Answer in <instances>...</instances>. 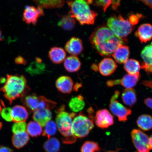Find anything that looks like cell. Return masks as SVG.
<instances>
[{"label":"cell","mask_w":152,"mask_h":152,"mask_svg":"<svg viewBox=\"0 0 152 152\" xmlns=\"http://www.w3.org/2000/svg\"><path fill=\"white\" fill-rule=\"evenodd\" d=\"M90 40L96 52L105 56H111L124 43L123 39L116 35L109 28L103 26L97 28L91 34Z\"/></svg>","instance_id":"1"},{"label":"cell","mask_w":152,"mask_h":152,"mask_svg":"<svg viewBox=\"0 0 152 152\" xmlns=\"http://www.w3.org/2000/svg\"><path fill=\"white\" fill-rule=\"evenodd\" d=\"M6 99L11 104L17 99L27 95L30 88L23 75H7L5 84L1 89Z\"/></svg>","instance_id":"2"},{"label":"cell","mask_w":152,"mask_h":152,"mask_svg":"<svg viewBox=\"0 0 152 152\" xmlns=\"http://www.w3.org/2000/svg\"><path fill=\"white\" fill-rule=\"evenodd\" d=\"M67 4L70 9L69 15L81 25L94 24L97 14L91 9L85 0L68 1Z\"/></svg>","instance_id":"3"},{"label":"cell","mask_w":152,"mask_h":152,"mask_svg":"<svg viewBox=\"0 0 152 152\" xmlns=\"http://www.w3.org/2000/svg\"><path fill=\"white\" fill-rule=\"evenodd\" d=\"M76 115L75 113H69L65 111L64 105L57 111L56 124L63 136L62 141L64 144H73L77 140L72 130V122Z\"/></svg>","instance_id":"4"},{"label":"cell","mask_w":152,"mask_h":152,"mask_svg":"<svg viewBox=\"0 0 152 152\" xmlns=\"http://www.w3.org/2000/svg\"><path fill=\"white\" fill-rule=\"evenodd\" d=\"M91 117L83 113L74 118L72 124L73 134L77 138H83L88 136L94 127V121Z\"/></svg>","instance_id":"5"},{"label":"cell","mask_w":152,"mask_h":152,"mask_svg":"<svg viewBox=\"0 0 152 152\" xmlns=\"http://www.w3.org/2000/svg\"><path fill=\"white\" fill-rule=\"evenodd\" d=\"M107 25L114 34L122 39L128 37L134 28L130 22L121 15L112 16L108 19Z\"/></svg>","instance_id":"6"},{"label":"cell","mask_w":152,"mask_h":152,"mask_svg":"<svg viewBox=\"0 0 152 152\" xmlns=\"http://www.w3.org/2000/svg\"><path fill=\"white\" fill-rule=\"evenodd\" d=\"M120 95L118 91H116L110 99V109L112 113L116 116L121 122L128 120V117L132 115V110L125 107L118 101L117 99Z\"/></svg>","instance_id":"7"},{"label":"cell","mask_w":152,"mask_h":152,"mask_svg":"<svg viewBox=\"0 0 152 152\" xmlns=\"http://www.w3.org/2000/svg\"><path fill=\"white\" fill-rule=\"evenodd\" d=\"M131 137L138 152H149L152 149L151 138L142 131L134 129L131 132Z\"/></svg>","instance_id":"8"},{"label":"cell","mask_w":152,"mask_h":152,"mask_svg":"<svg viewBox=\"0 0 152 152\" xmlns=\"http://www.w3.org/2000/svg\"><path fill=\"white\" fill-rule=\"evenodd\" d=\"M43 9L40 6L37 8L32 6H26L23 14V20L28 24L36 25L39 17L44 15Z\"/></svg>","instance_id":"9"},{"label":"cell","mask_w":152,"mask_h":152,"mask_svg":"<svg viewBox=\"0 0 152 152\" xmlns=\"http://www.w3.org/2000/svg\"><path fill=\"white\" fill-rule=\"evenodd\" d=\"M94 119L96 126L103 129L109 128L114 123L113 115L106 109L98 110L96 112Z\"/></svg>","instance_id":"10"},{"label":"cell","mask_w":152,"mask_h":152,"mask_svg":"<svg viewBox=\"0 0 152 152\" xmlns=\"http://www.w3.org/2000/svg\"><path fill=\"white\" fill-rule=\"evenodd\" d=\"M140 78L139 74L136 75L128 74L125 75L121 79L107 81V85L110 87L121 85L126 88H132L137 84Z\"/></svg>","instance_id":"11"},{"label":"cell","mask_w":152,"mask_h":152,"mask_svg":"<svg viewBox=\"0 0 152 152\" xmlns=\"http://www.w3.org/2000/svg\"><path fill=\"white\" fill-rule=\"evenodd\" d=\"M117 68L115 61L111 58H105L99 64L98 69L102 75L107 77L113 74Z\"/></svg>","instance_id":"12"},{"label":"cell","mask_w":152,"mask_h":152,"mask_svg":"<svg viewBox=\"0 0 152 152\" xmlns=\"http://www.w3.org/2000/svg\"><path fill=\"white\" fill-rule=\"evenodd\" d=\"M66 50L72 56L80 55L83 50L82 41L79 38L73 37L66 44Z\"/></svg>","instance_id":"13"},{"label":"cell","mask_w":152,"mask_h":152,"mask_svg":"<svg viewBox=\"0 0 152 152\" xmlns=\"http://www.w3.org/2000/svg\"><path fill=\"white\" fill-rule=\"evenodd\" d=\"M141 56L143 60L141 67L148 73H152V43L144 48Z\"/></svg>","instance_id":"14"},{"label":"cell","mask_w":152,"mask_h":152,"mask_svg":"<svg viewBox=\"0 0 152 152\" xmlns=\"http://www.w3.org/2000/svg\"><path fill=\"white\" fill-rule=\"evenodd\" d=\"M56 85L57 89L63 94H71L73 90V81L68 76H62L59 77L56 80Z\"/></svg>","instance_id":"15"},{"label":"cell","mask_w":152,"mask_h":152,"mask_svg":"<svg viewBox=\"0 0 152 152\" xmlns=\"http://www.w3.org/2000/svg\"><path fill=\"white\" fill-rule=\"evenodd\" d=\"M12 121L15 123L24 122L27 120L28 113L26 107L21 105H16L11 111Z\"/></svg>","instance_id":"16"},{"label":"cell","mask_w":152,"mask_h":152,"mask_svg":"<svg viewBox=\"0 0 152 152\" xmlns=\"http://www.w3.org/2000/svg\"><path fill=\"white\" fill-rule=\"evenodd\" d=\"M52 114L50 110L48 109H37L33 112V118L34 121L39 123L42 127L50 121Z\"/></svg>","instance_id":"17"},{"label":"cell","mask_w":152,"mask_h":152,"mask_svg":"<svg viewBox=\"0 0 152 152\" xmlns=\"http://www.w3.org/2000/svg\"><path fill=\"white\" fill-rule=\"evenodd\" d=\"M135 35L142 43L151 40L152 39V26L148 23L141 25L137 30Z\"/></svg>","instance_id":"18"},{"label":"cell","mask_w":152,"mask_h":152,"mask_svg":"<svg viewBox=\"0 0 152 152\" xmlns=\"http://www.w3.org/2000/svg\"><path fill=\"white\" fill-rule=\"evenodd\" d=\"M49 57L52 62L55 64H59L64 61L66 57L65 51L61 48L54 47L51 48L49 52Z\"/></svg>","instance_id":"19"},{"label":"cell","mask_w":152,"mask_h":152,"mask_svg":"<svg viewBox=\"0 0 152 152\" xmlns=\"http://www.w3.org/2000/svg\"><path fill=\"white\" fill-rule=\"evenodd\" d=\"M64 66L68 72L75 73L80 69L81 64L77 56H71L66 58L64 61Z\"/></svg>","instance_id":"20"},{"label":"cell","mask_w":152,"mask_h":152,"mask_svg":"<svg viewBox=\"0 0 152 152\" xmlns=\"http://www.w3.org/2000/svg\"><path fill=\"white\" fill-rule=\"evenodd\" d=\"M29 140V135L26 132L14 134L12 137L13 145L18 149L24 147L28 144Z\"/></svg>","instance_id":"21"},{"label":"cell","mask_w":152,"mask_h":152,"mask_svg":"<svg viewBox=\"0 0 152 152\" xmlns=\"http://www.w3.org/2000/svg\"><path fill=\"white\" fill-rule=\"evenodd\" d=\"M130 53L129 47L123 45L119 47L114 52L113 56L118 63L124 64L128 60Z\"/></svg>","instance_id":"22"},{"label":"cell","mask_w":152,"mask_h":152,"mask_svg":"<svg viewBox=\"0 0 152 152\" xmlns=\"http://www.w3.org/2000/svg\"><path fill=\"white\" fill-rule=\"evenodd\" d=\"M45 64L41 59L37 58L36 61L31 63L26 69V71L32 76L40 75L45 71Z\"/></svg>","instance_id":"23"},{"label":"cell","mask_w":152,"mask_h":152,"mask_svg":"<svg viewBox=\"0 0 152 152\" xmlns=\"http://www.w3.org/2000/svg\"><path fill=\"white\" fill-rule=\"evenodd\" d=\"M39 96L35 94L26 95L22 98L21 101L30 112H34L37 109Z\"/></svg>","instance_id":"24"},{"label":"cell","mask_w":152,"mask_h":152,"mask_svg":"<svg viewBox=\"0 0 152 152\" xmlns=\"http://www.w3.org/2000/svg\"><path fill=\"white\" fill-rule=\"evenodd\" d=\"M38 6L43 8H60L64 6V0H33Z\"/></svg>","instance_id":"25"},{"label":"cell","mask_w":152,"mask_h":152,"mask_svg":"<svg viewBox=\"0 0 152 152\" xmlns=\"http://www.w3.org/2000/svg\"><path fill=\"white\" fill-rule=\"evenodd\" d=\"M122 99L124 103L132 107L137 100L135 91L132 88H126L123 92Z\"/></svg>","instance_id":"26"},{"label":"cell","mask_w":152,"mask_h":152,"mask_svg":"<svg viewBox=\"0 0 152 152\" xmlns=\"http://www.w3.org/2000/svg\"><path fill=\"white\" fill-rule=\"evenodd\" d=\"M85 104L84 98L80 95L71 99L69 102V107L72 111L76 113L82 110L85 107Z\"/></svg>","instance_id":"27"},{"label":"cell","mask_w":152,"mask_h":152,"mask_svg":"<svg viewBox=\"0 0 152 152\" xmlns=\"http://www.w3.org/2000/svg\"><path fill=\"white\" fill-rule=\"evenodd\" d=\"M137 124L143 131L151 130L152 129V117L147 114L140 115L137 121Z\"/></svg>","instance_id":"28"},{"label":"cell","mask_w":152,"mask_h":152,"mask_svg":"<svg viewBox=\"0 0 152 152\" xmlns=\"http://www.w3.org/2000/svg\"><path fill=\"white\" fill-rule=\"evenodd\" d=\"M124 68L129 75H136L139 74L141 66L138 61L130 59L125 63Z\"/></svg>","instance_id":"29"},{"label":"cell","mask_w":152,"mask_h":152,"mask_svg":"<svg viewBox=\"0 0 152 152\" xmlns=\"http://www.w3.org/2000/svg\"><path fill=\"white\" fill-rule=\"evenodd\" d=\"M26 130L28 134L33 137L41 135L43 132L42 126L35 121H30L28 123Z\"/></svg>","instance_id":"30"},{"label":"cell","mask_w":152,"mask_h":152,"mask_svg":"<svg viewBox=\"0 0 152 152\" xmlns=\"http://www.w3.org/2000/svg\"><path fill=\"white\" fill-rule=\"evenodd\" d=\"M60 147V141L54 137L49 139L43 144V148L45 152H58Z\"/></svg>","instance_id":"31"},{"label":"cell","mask_w":152,"mask_h":152,"mask_svg":"<svg viewBox=\"0 0 152 152\" xmlns=\"http://www.w3.org/2000/svg\"><path fill=\"white\" fill-rule=\"evenodd\" d=\"M75 24V19L69 15L62 17L58 22V25L64 30L69 31L73 29Z\"/></svg>","instance_id":"32"},{"label":"cell","mask_w":152,"mask_h":152,"mask_svg":"<svg viewBox=\"0 0 152 152\" xmlns=\"http://www.w3.org/2000/svg\"><path fill=\"white\" fill-rule=\"evenodd\" d=\"M57 128L56 123L55 121H49L45 125L42 136L47 137L49 139L56 134Z\"/></svg>","instance_id":"33"},{"label":"cell","mask_w":152,"mask_h":152,"mask_svg":"<svg viewBox=\"0 0 152 152\" xmlns=\"http://www.w3.org/2000/svg\"><path fill=\"white\" fill-rule=\"evenodd\" d=\"M56 102L47 99L44 96H39L37 109H52L56 105Z\"/></svg>","instance_id":"34"},{"label":"cell","mask_w":152,"mask_h":152,"mask_svg":"<svg viewBox=\"0 0 152 152\" xmlns=\"http://www.w3.org/2000/svg\"><path fill=\"white\" fill-rule=\"evenodd\" d=\"M100 148L96 142L86 141L81 147V152H96L99 151Z\"/></svg>","instance_id":"35"},{"label":"cell","mask_w":152,"mask_h":152,"mask_svg":"<svg viewBox=\"0 0 152 152\" xmlns=\"http://www.w3.org/2000/svg\"><path fill=\"white\" fill-rule=\"evenodd\" d=\"M89 4L102 7L104 11L105 12L106 10L110 5L114 3L115 0H85Z\"/></svg>","instance_id":"36"},{"label":"cell","mask_w":152,"mask_h":152,"mask_svg":"<svg viewBox=\"0 0 152 152\" xmlns=\"http://www.w3.org/2000/svg\"><path fill=\"white\" fill-rule=\"evenodd\" d=\"M27 125L25 122L15 123L12 126V132L14 134L26 132Z\"/></svg>","instance_id":"37"},{"label":"cell","mask_w":152,"mask_h":152,"mask_svg":"<svg viewBox=\"0 0 152 152\" xmlns=\"http://www.w3.org/2000/svg\"><path fill=\"white\" fill-rule=\"evenodd\" d=\"M1 102L4 107V108L1 110V116L6 121L10 122V121H12L11 117V109L9 107H5L3 102Z\"/></svg>","instance_id":"38"},{"label":"cell","mask_w":152,"mask_h":152,"mask_svg":"<svg viewBox=\"0 0 152 152\" xmlns=\"http://www.w3.org/2000/svg\"><path fill=\"white\" fill-rule=\"evenodd\" d=\"M15 62L18 64H25L26 62L23 57L18 56L15 59Z\"/></svg>","instance_id":"39"},{"label":"cell","mask_w":152,"mask_h":152,"mask_svg":"<svg viewBox=\"0 0 152 152\" xmlns=\"http://www.w3.org/2000/svg\"><path fill=\"white\" fill-rule=\"evenodd\" d=\"M144 102L147 107L152 109V98H146L144 100Z\"/></svg>","instance_id":"40"},{"label":"cell","mask_w":152,"mask_h":152,"mask_svg":"<svg viewBox=\"0 0 152 152\" xmlns=\"http://www.w3.org/2000/svg\"><path fill=\"white\" fill-rule=\"evenodd\" d=\"M14 151L11 148L4 147V146H0V152H14Z\"/></svg>","instance_id":"41"},{"label":"cell","mask_w":152,"mask_h":152,"mask_svg":"<svg viewBox=\"0 0 152 152\" xmlns=\"http://www.w3.org/2000/svg\"><path fill=\"white\" fill-rule=\"evenodd\" d=\"M142 1L144 4L148 6L150 8L152 9V0H137Z\"/></svg>","instance_id":"42"},{"label":"cell","mask_w":152,"mask_h":152,"mask_svg":"<svg viewBox=\"0 0 152 152\" xmlns=\"http://www.w3.org/2000/svg\"><path fill=\"white\" fill-rule=\"evenodd\" d=\"M3 40L2 33L1 30V28H0V41Z\"/></svg>","instance_id":"43"},{"label":"cell","mask_w":152,"mask_h":152,"mask_svg":"<svg viewBox=\"0 0 152 152\" xmlns=\"http://www.w3.org/2000/svg\"><path fill=\"white\" fill-rule=\"evenodd\" d=\"M3 126L2 123L0 122V129H1Z\"/></svg>","instance_id":"44"},{"label":"cell","mask_w":152,"mask_h":152,"mask_svg":"<svg viewBox=\"0 0 152 152\" xmlns=\"http://www.w3.org/2000/svg\"><path fill=\"white\" fill-rule=\"evenodd\" d=\"M150 138H151V145L152 149V135H151V137H150Z\"/></svg>","instance_id":"45"},{"label":"cell","mask_w":152,"mask_h":152,"mask_svg":"<svg viewBox=\"0 0 152 152\" xmlns=\"http://www.w3.org/2000/svg\"><path fill=\"white\" fill-rule=\"evenodd\" d=\"M107 152H118L117 151H107Z\"/></svg>","instance_id":"46"},{"label":"cell","mask_w":152,"mask_h":152,"mask_svg":"<svg viewBox=\"0 0 152 152\" xmlns=\"http://www.w3.org/2000/svg\"><path fill=\"white\" fill-rule=\"evenodd\" d=\"M2 110L1 106V105H0V114H1V111L2 110Z\"/></svg>","instance_id":"47"}]
</instances>
